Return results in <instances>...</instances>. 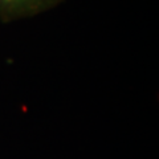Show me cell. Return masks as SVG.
<instances>
[]
</instances>
